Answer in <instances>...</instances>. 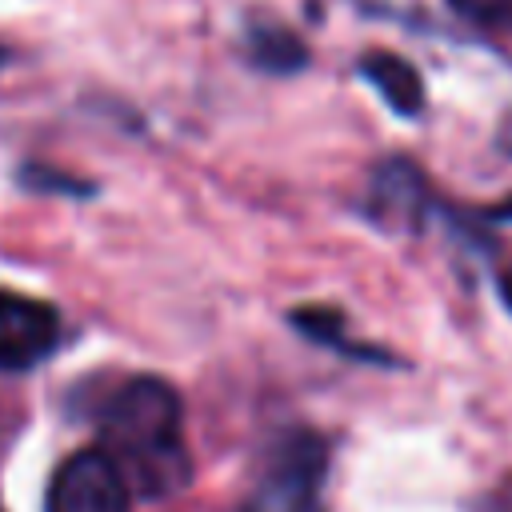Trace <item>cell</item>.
Returning <instances> with one entry per match:
<instances>
[{"label":"cell","instance_id":"1","mask_svg":"<svg viewBox=\"0 0 512 512\" xmlns=\"http://www.w3.org/2000/svg\"><path fill=\"white\" fill-rule=\"evenodd\" d=\"M100 448L112 456L132 492L160 500L188 484L184 404L160 376L128 380L100 412Z\"/></svg>","mask_w":512,"mask_h":512},{"label":"cell","instance_id":"2","mask_svg":"<svg viewBox=\"0 0 512 512\" xmlns=\"http://www.w3.org/2000/svg\"><path fill=\"white\" fill-rule=\"evenodd\" d=\"M328 468V448L316 432H288L264 460L244 512H312Z\"/></svg>","mask_w":512,"mask_h":512},{"label":"cell","instance_id":"3","mask_svg":"<svg viewBox=\"0 0 512 512\" xmlns=\"http://www.w3.org/2000/svg\"><path fill=\"white\" fill-rule=\"evenodd\" d=\"M132 488L104 448L72 452L48 480L44 512H128Z\"/></svg>","mask_w":512,"mask_h":512},{"label":"cell","instance_id":"4","mask_svg":"<svg viewBox=\"0 0 512 512\" xmlns=\"http://www.w3.org/2000/svg\"><path fill=\"white\" fill-rule=\"evenodd\" d=\"M60 344V312L48 300L0 292V372H28Z\"/></svg>","mask_w":512,"mask_h":512},{"label":"cell","instance_id":"5","mask_svg":"<svg viewBox=\"0 0 512 512\" xmlns=\"http://www.w3.org/2000/svg\"><path fill=\"white\" fill-rule=\"evenodd\" d=\"M360 72L376 84V92L400 112V116H416L424 108V84L416 76V68L392 52H376V56H364Z\"/></svg>","mask_w":512,"mask_h":512},{"label":"cell","instance_id":"6","mask_svg":"<svg viewBox=\"0 0 512 512\" xmlns=\"http://www.w3.org/2000/svg\"><path fill=\"white\" fill-rule=\"evenodd\" d=\"M376 204H380V220H396L400 212L412 220L420 216V176L408 168V164H384L380 176H376V188H372Z\"/></svg>","mask_w":512,"mask_h":512},{"label":"cell","instance_id":"7","mask_svg":"<svg viewBox=\"0 0 512 512\" xmlns=\"http://www.w3.org/2000/svg\"><path fill=\"white\" fill-rule=\"evenodd\" d=\"M256 60L264 64V68H276V72H288V68H300L304 64V48L292 40V36H284V32H264V36H256Z\"/></svg>","mask_w":512,"mask_h":512},{"label":"cell","instance_id":"8","mask_svg":"<svg viewBox=\"0 0 512 512\" xmlns=\"http://www.w3.org/2000/svg\"><path fill=\"white\" fill-rule=\"evenodd\" d=\"M460 16L476 20V24H488V28H500V24H512V0H448Z\"/></svg>","mask_w":512,"mask_h":512},{"label":"cell","instance_id":"9","mask_svg":"<svg viewBox=\"0 0 512 512\" xmlns=\"http://www.w3.org/2000/svg\"><path fill=\"white\" fill-rule=\"evenodd\" d=\"M492 512H512V480L500 488V496L492 500Z\"/></svg>","mask_w":512,"mask_h":512},{"label":"cell","instance_id":"10","mask_svg":"<svg viewBox=\"0 0 512 512\" xmlns=\"http://www.w3.org/2000/svg\"><path fill=\"white\" fill-rule=\"evenodd\" d=\"M500 300L512 308V268H504V272H500Z\"/></svg>","mask_w":512,"mask_h":512},{"label":"cell","instance_id":"11","mask_svg":"<svg viewBox=\"0 0 512 512\" xmlns=\"http://www.w3.org/2000/svg\"><path fill=\"white\" fill-rule=\"evenodd\" d=\"M492 216H500V220H512V200H508V204H500V208H492Z\"/></svg>","mask_w":512,"mask_h":512},{"label":"cell","instance_id":"12","mask_svg":"<svg viewBox=\"0 0 512 512\" xmlns=\"http://www.w3.org/2000/svg\"><path fill=\"white\" fill-rule=\"evenodd\" d=\"M4 60H8V52H4V48H0V68H4Z\"/></svg>","mask_w":512,"mask_h":512},{"label":"cell","instance_id":"13","mask_svg":"<svg viewBox=\"0 0 512 512\" xmlns=\"http://www.w3.org/2000/svg\"><path fill=\"white\" fill-rule=\"evenodd\" d=\"M0 512H8V508H4V500H0Z\"/></svg>","mask_w":512,"mask_h":512}]
</instances>
